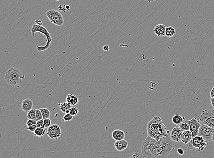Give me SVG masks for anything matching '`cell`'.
I'll use <instances>...</instances> for the list:
<instances>
[{
	"mask_svg": "<svg viewBox=\"0 0 214 158\" xmlns=\"http://www.w3.org/2000/svg\"><path fill=\"white\" fill-rule=\"evenodd\" d=\"M173 148L169 134L159 141L148 135L141 146V152L144 158H164L167 157Z\"/></svg>",
	"mask_w": 214,
	"mask_h": 158,
	"instance_id": "1",
	"label": "cell"
},
{
	"mask_svg": "<svg viewBox=\"0 0 214 158\" xmlns=\"http://www.w3.org/2000/svg\"><path fill=\"white\" fill-rule=\"evenodd\" d=\"M148 135L159 141L169 134V132L167 130L164 122L160 117H154L149 122L146 126Z\"/></svg>",
	"mask_w": 214,
	"mask_h": 158,
	"instance_id": "2",
	"label": "cell"
},
{
	"mask_svg": "<svg viewBox=\"0 0 214 158\" xmlns=\"http://www.w3.org/2000/svg\"><path fill=\"white\" fill-rule=\"evenodd\" d=\"M25 76L18 68L12 67L6 72L5 75V79L10 85L16 86L21 83Z\"/></svg>",
	"mask_w": 214,
	"mask_h": 158,
	"instance_id": "3",
	"label": "cell"
},
{
	"mask_svg": "<svg viewBox=\"0 0 214 158\" xmlns=\"http://www.w3.org/2000/svg\"><path fill=\"white\" fill-rule=\"evenodd\" d=\"M32 34V37H34L36 32H40L42 33L47 38L46 40V44L43 46H37V49L38 52H43L47 50L51 45V42L52 41V38H51V35L45 27L43 25H39L37 24H34L32 25L31 29Z\"/></svg>",
	"mask_w": 214,
	"mask_h": 158,
	"instance_id": "4",
	"label": "cell"
},
{
	"mask_svg": "<svg viewBox=\"0 0 214 158\" xmlns=\"http://www.w3.org/2000/svg\"><path fill=\"white\" fill-rule=\"evenodd\" d=\"M199 121L201 124L214 128V110H205L202 111Z\"/></svg>",
	"mask_w": 214,
	"mask_h": 158,
	"instance_id": "5",
	"label": "cell"
},
{
	"mask_svg": "<svg viewBox=\"0 0 214 158\" xmlns=\"http://www.w3.org/2000/svg\"><path fill=\"white\" fill-rule=\"evenodd\" d=\"M51 23L58 26H62L64 24V19L62 15L57 10L51 9L46 13Z\"/></svg>",
	"mask_w": 214,
	"mask_h": 158,
	"instance_id": "6",
	"label": "cell"
},
{
	"mask_svg": "<svg viewBox=\"0 0 214 158\" xmlns=\"http://www.w3.org/2000/svg\"><path fill=\"white\" fill-rule=\"evenodd\" d=\"M214 132V128L210 126L201 124L198 132V135L203 137L206 143L209 144L212 141V135Z\"/></svg>",
	"mask_w": 214,
	"mask_h": 158,
	"instance_id": "7",
	"label": "cell"
},
{
	"mask_svg": "<svg viewBox=\"0 0 214 158\" xmlns=\"http://www.w3.org/2000/svg\"><path fill=\"white\" fill-rule=\"evenodd\" d=\"M189 124L190 127V130L192 134V136L195 137L198 135L199 128L201 125L200 121H198L196 118H194L191 120H187L183 116V121Z\"/></svg>",
	"mask_w": 214,
	"mask_h": 158,
	"instance_id": "8",
	"label": "cell"
},
{
	"mask_svg": "<svg viewBox=\"0 0 214 158\" xmlns=\"http://www.w3.org/2000/svg\"><path fill=\"white\" fill-rule=\"evenodd\" d=\"M190 142L192 143L194 149H197L198 151H203L206 149L208 145L203 137L198 135L193 137L192 140Z\"/></svg>",
	"mask_w": 214,
	"mask_h": 158,
	"instance_id": "9",
	"label": "cell"
},
{
	"mask_svg": "<svg viewBox=\"0 0 214 158\" xmlns=\"http://www.w3.org/2000/svg\"><path fill=\"white\" fill-rule=\"evenodd\" d=\"M47 134L51 139L57 141L62 134L61 128L57 124H53L47 130Z\"/></svg>",
	"mask_w": 214,
	"mask_h": 158,
	"instance_id": "10",
	"label": "cell"
},
{
	"mask_svg": "<svg viewBox=\"0 0 214 158\" xmlns=\"http://www.w3.org/2000/svg\"><path fill=\"white\" fill-rule=\"evenodd\" d=\"M183 132L179 127L174 128L170 132V137L174 141L180 142L181 141V136Z\"/></svg>",
	"mask_w": 214,
	"mask_h": 158,
	"instance_id": "11",
	"label": "cell"
},
{
	"mask_svg": "<svg viewBox=\"0 0 214 158\" xmlns=\"http://www.w3.org/2000/svg\"><path fill=\"white\" fill-rule=\"evenodd\" d=\"M128 146V142L124 139L116 141L115 143V147L118 151H124Z\"/></svg>",
	"mask_w": 214,
	"mask_h": 158,
	"instance_id": "12",
	"label": "cell"
},
{
	"mask_svg": "<svg viewBox=\"0 0 214 158\" xmlns=\"http://www.w3.org/2000/svg\"><path fill=\"white\" fill-rule=\"evenodd\" d=\"M33 105L32 101L29 98H27L22 102V109L24 112L28 113L32 109Z\"/></svg>",
	"mask_w": 214,
	"mask_h": 158,
	"instance_id": "13",
	"label": "cell"
},
{
	"mask_svg": "<svg viewBox=\"0 0 214 158\" xmlns=\"http://www.w3.org/2000/svg\"><path fill=\"white\" fill-rule=\"evenodd\" d=\"M166 28L164 25L160 24L154 28L153 31L158 37H163L165 36Z\"/></svg>",
	"mask_w": 214,
	"mask_h": 158,
	"instance_id": "14",
	"label": "cell"
},
{
	"mask_svg": "<svg viewBox=\"0 0 214 158\" xmlns=\"http://www.w3.org/2000/svg\"><path fill=\"white\" fill-rule=\"evenodd\" d=\"M192 134L190 130L183 132L181 134V141L184 144L186 145L192 140Z\"/></svg>",
	"mask_w": 214,
	"mask_h": 158,
	"instance_id": "15",
	"label": "cell"
},
{
	"mask_svg": "<svg viewBox=\"0 0 214 158\" xmlns=\"http://www.w3.org/2000/svg\"><path fill=\"white\" fill-rule=\"evenodd\" d=\"M125 135L124 132L120 129L115 130L112 133V138L115 141H119L124 139Z\"/></svg>",
	"mask_w": 214,
	"mask_h": 158,
	"instance_id": "16",
	"label": "cell"
},
{
	"mask_svg": "<svg viewBox=\"0 0 214 158\" xmlns=\"http://www.w3.org/2000/svg\"><path fill=\"white\" fill-rule=\"evenodd\" d=\"M66 101L70 105L74 106L78 104L79 100L78 97L74 94L71 93L68 94L66 98Z\"/></svg>",
	"mask_w": 214,
	"mask_h": 158,
	"instance_id": "17",
	"label": "cell"
},
{
	"mask_svg": "<svg viewBox=\"0 0 214 158\" xmlns=\"http://www.w3.org/2000/svg\"><path fill=\"white\" fill-rule=\"evenodd\" d=\"M172 121L173 123L175 125H179L183 122V116L179 114H177L172 118Z\"/></svg>",
	"mask_w": 214,
	"mask_h": 158,
	"instance_id": "18",
	"label": "cell"
},
{
	"mask_svg": "<svg viewBox=\"0 0 214 158\" xmlns=\"http://www.w3.org/2000/svg\"><path fill=\"white\" fill-rule=\"evenodd\" d=\"M58 105L59 106L60 110L65 114L66 111L68 110H70L72 106L70 105L67 102H63V103H59Z\"/></svg>",
	"mask_w": 214,
	"mask_h": 158,
	"instance_id": "19",
	"label": "cell"
},
{
	"mask_svg": "<svg viewBox=\"0 0 214 158\" xmlns=\"http://www.w3.org/2000/svg\"><path fill=\"white\" fill-rule=\"evenodd\" d=\"M176 33V31L174 28L172 27H169L166 28L165 36L169 38L173 37Z\"/></svg>",
	"mask_w": 214,
	"mask_h": 158,
	"instance_id": "20",
	"label": "cell"
},
{
	"mask_svg": "<svg viewBox=\"0 0 214 158\" xmlns=\"http://www.w3.org/2000/svg\"><path fill=\"white\" fill-rule=\"evenodd\" d=\"M34 136L36 137H42L44 136L45 134V128H37L34 132Z\"/></svg>",
	"mask_w": 214,
	"mask_h": 158,
	"instance_id": "21",
	"label": "cell"
},
{
	"mask_svg": "<svg viewBox=\"0 0 214 158\" xmlns=\"http://www.w3.org/2000/svg\"><path fill=\"white\" fill-rule=\"evenodd\" d=\"M27 117L28 120H33L37 121V119L36 116V110L32 108L29 112H28Z\"/></svg>",
	"mask_w": 214,
	"mask_h": 158,
	"instance_id": "22",
	"label": "cell"
},
{
	"mask_svg": "<svg viewBox=\"0 0 214 158\" xmlns=\"http://www.w3.org/2000/svg\"><path fill=\"white\" fill-rule=\"evenodd\" d=\"M40 110L41 111V113L42 114L43 119L50 118V112L49 109L43 108H40Z\"/></svg>",
	"mask_w": 214,
	"mask_h": 158,
	"instance_id": "23",
	"label": "cell"
},
{
	"mask_svg": "<svg viewBox=\"0 0 214 158\" xmlns=\"http://www.w3.org/2000/svg\"><path fill=\"white\" fill-rule=\"evenodd\" d=\"M179 127L182 129L183 131L190 130V125H189V124H187L186 122H183L182 123L180 124Z\"/></svg>",
	"mask_w": 214,
	"mask_h": 158,
	"instance_id": "24",
	"label": "cell"
},
{
	"mask_svg": "<svg viewBox=\"0 0 214 158\" xmlns=\"http://www.w3.org/2000/svg\"><path fill=\"white\" fill-rule=\"evenodd\" d=\"M70 114L74 117L77 116L79 114V110L77 108L72 106L70 109Z\"/></svg>",
	"mask_w": 214,
	"mask_h": 158,
	"instance_id": "25",
	"label": "cell"
},
{
	"mask_svg": "<svg viewBox=\"0 0 214 158\" xmlns=\"http://www.w3.org/2000/svg\"><path fill=\"white\" fill-rule=\"evenodd\" d=\"M73 117L74 116L71 115L70 113L65 114L62 118V120L64 122H70L73 120Z\"/></svg>",
	"mask_w": 214,
	"mask_h": 158,
	"instance_id": "26",
	"label": "cell"
},
{
	"mask_svg": "<svg viewBox=\"0 0 214 158\" xmlns=\"http://www.w3.org/2000/svg\"><path fill=\"white\" fill-rule=\"evenodd\" d=\"M36 118L37 119V121L38 120H39L43 119L42 114L41 113L40 109L39 110H38H38H36Z\"/></svg>",
	"mask_w": 214,
	"mask_h": 158,
	"instance_id": "27",
	"label": "cell"
},
{
	"mask_svg": "<svg viewBox=\"0 0 214 158\" xmlns=\"http://www.w3.org/2000/svg\"><path fill=\"white\" fill-rule=\"evenodd\" d=\"M44 124H45V128H48L52 124V120L50 118H45L44 119Z\"/></svg>",
	"mask_w": 214,
	"mask_h": 158,
	"instance_id": "28",
	"label": "cell"
},
{
	"mask_svg": "<svg viewBox=\"0 0 214 158\" xmlns=\"http://www.w3.org/2000/svg\"><path fill=\"white\" fill-rule=\"evenodd\" d=\"M37 127L38 128H45V124H44V119H42V120H38L37 122Z\"/></svg>",
	"mask_w": 214,
	"mask_h": 158,
	"instance_id": "29",
	"label": "cell"
},
{
	"mask_svg": "<svg viewBox=\"0 0 214 158\" xmlns=\"http://www.w3.org/2000/svg\"><path fill=\"white\" fill-rule=\"evenodd\" d=\"M37 121L33 120H28L27 121V126H31V125H35L37 124Z\"/></svg>",
	"mask_w": 214,
	"mask_h": 158,
	"instance_id": "30",
	"label": "cell"
},
{
	"mask_svg": "<svg viewBox=\"0 0 214 158\" xmlns=\"http://www.w3.org/2000/svg\"><path fill=\"white\" fill-rule=\"evenodd\" d=\"M37 126L36 124H35V125H31V126H28V130L32 132H33V133H34V132L36 130V129H37Z\"/></svg>",
	"mask_w": 214,
	"mask_h": 158,
	"instance_id": "31",
	"label": "cell"
},
{
	"mask_svg": "<svg viewBox=\"0 0 214 158\" xmlns=\"http://www.w3.org/2000/svg\"><path fill=\"white\" fill-rule=\"evenodd\" d=\"M177 151L178 153L180 154V155H183L184 153V151L181 148L178 149Z\"/></svg>",
	"mask_w": 214,
	"mask_h": 158,
	"instance_id": "32",
	"label": "cell"
},
{
	"mask_svg": "<svg viewBox=\"0 0 214 158\" xmlns=\"http://www.w3.org/2000/svg\"><path fill=\"white\" fill-rule=\"evenodd\" d=\"M109 49H110L109 46L107 45H105L104 46H103V50H104V51H107H107H109Z\"/></svg>",
	"mask_w": 214,
	"mask_h": 158,
	"instance_id": "33",
	"label": "cell"
},
{
	"mask_svg": "<svg viewBox=\"0 0 214 158\" xmlns=\"http://www.w3.org/2000/svg\"><path fill=\"white\" fill-rule=\"evenodd\" d=\"M37 24L39 25H43V22L41 20H36L35 21Z\"/></svg>",
	"mask_w": 214,
	"mask_h": 158,
	"instance_id": "34",
	"label": "cell"
},
{
	"mask_svg": "<svg viewBox=\"0 0 214 158\" xmlns=\"http://www.w3.org/2000/svg\"><path fill=\"white\" fill-rule=\"evenodd\" d=\"M139 157V155L138 153V152H135L132 157H133V158H138Z\"/></svg>",
	"mask_w": 214,
	"mask_h": 158,
	"instance_id": "35",
	"label": "cell"
},
{
	"mask_svg": "<svg viewBox=\"0 0 214 158\" xmlns=\"http://www.w3.org/2000/svg\"><path fill=\"white\" fill-rule=\"evenodd\" d=\"M210 96L211 97H214V87L212 88V90L210 92Z\"/></svg>",
	"mask_w": 214,
	"mask_h": 158,
	"instance_id": "36",
	"label": "cell"
},
{
	"mask_svg": "<svg viewBox=\"0 0 214 158\" xmlns=\"http://www.w3.org/2000/svg\"><path fill=\"white\" fill-rule=\"evenodd\" d=\"M211 105L214 107V97H211Z\"/></svg>",
	"mask_w": 214,
	"mask_h": 158,
	"instance_id": "37",
	"label": "cell"
},
{
	"mask_svg": "<svg viewBox=\"0 0 214 158\" xmlns=\"http://www.w3.org/2000/svg\"><path fill=\"white\" fill-rule=\"evenodd\" d=\"M145 1L148 2H152V1H155L156 0H145Z\"/></svg>",
	"mask_w": 214,
	"mask_h": 158,
	"instance_id": "38",
	"label": "cell"
},
{
	"mask_svg": "<svg viewBox=\"0 0 214 158\" xmlns=\"http://www.w3.org/2000/svg\"><path fill=\"white\" fill-rule=\"evenodd\" d=\"M212 141L214 142V132L213 133V135H212Z\"/></svg>",
	"mask_w": 214,
	"mask_h": 158,
	"instance_id": "39",
	"label": "cell"
},
{
	"mask_svg": "<svg viewBox=\"0 0 214 158\" xmlns=\"http://www.w3.org/2000/svg\"><path fill=\"white\" fill-rule=\"evenodd\" d=\"M55 1H59L60 0H55Z\"/></svg>",
	"mask_w": 214,
	"mask_h": 158,
	"instance_id": "40",
	"label": "cell"
}]
</instances>
